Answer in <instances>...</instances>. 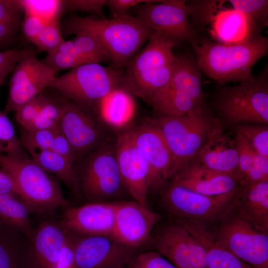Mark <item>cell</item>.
<instances>
[{"label":"cell","instance_id":"obj_39","mask_svg":"<svg viewBox=\"0 0 268 268\" xmlns=\"http://www.w3.org/2000/svg\"><path fill=\"white\" fill-rule=\"evenodd\" d=\"M35 53L29 48L0 51V90L17 63L26 56Z\"/></svg>","mask_w":268,"mask_h":268},{"label":"cell","instance_id":"obj_49","mask_svg":"<svg viewBox=\"0 0 268 268\" xmlns=\"http://www.w3.org/2000/svg\"><path fill=\"white\" fill-rule=\"evenodd\" d=\"M21 21H0V48L9 45L15 41Z\"/></svg>","mask_w":268,"mask_h":268},{"label":"cell","instance_id":"obj_34","mask_svg":"<svg viewBox=\"0 0 268 268\" xmlns=\"http://www.w3.org/2000/svg\"><path fill=\"white\" fill-rule=\"evenodd\" d=\"M25 14L36 16L45 23L60 18L63 13L62 0H20Z\"/></svg>","mask_w":268,"mask_h":268},{"label":"cell","instance_id":"obj_13","mask_svg":"<svg viewBox=\"0 0 268 268\" xmlns=\"http://www.w3.org/2000/svg\"><path fill=\"white\" fill-rule=\"evenodd\" d=\"M59 100L62 109L59 127L77 158L91 153L110 138L94 116L62 96Z\"/></svg>","mask_w":268,"mask_h":268},{"label":"cell","instance_id":"obj_27","mask_svg":"<svg viewBox=\"0 0 268 268\" xmlns=\"http://www.w3.org/2000/svg\"><path fill=\"white\" fill-rule=\"evenodd\" d=\"M134 96L121 85L100 101L95 115L111 126L122 128L132 119L135 113L136 103Z\"/></svg>","mask_w":268,"mask_h":268},{"label":"cell","instance_id":"obj_28","mask_svg":"<svg viewBox=\"0 0 268 268\" xmlns=\"http://www.w3.org/2000/svg\"><path fill=\"white\" fill-rule=\"evenodd\" d=\"M29 240L0 221V268H26Z\"/></svg>","mask_w":268,"mask_h":268},{"label":"cell","instance_id":"obj_23","mask_svg":"<svg viewBox=\"0 0 268 268\" xmlns=\"http://www.w3.org/2000/svg\"><path fill=\"white\" fill-rule=\"evenodd\" d=\"M191 162L232 175L238 180V154L235 136L233 137L226 132L219 121Z\"/></svg>","mask_w":268,"mask_h":268},{"label":"cell","instance_id":"obj_2","mask_svg":"<svg viewBox=\"0 0 268 268\" xmlns=\"http://www.w3.org/2000/svg\"><path fill=\"white\" fill-rule=\"evenodd\" d=\"M175 45L164 35L154 33L125 66L122 85L149 103L174 73L178 60L172 52Z\"/></svg>","mask_w":268,"mask_h":268},{"label":"cell","instance_id":"obj_33","mask_svg":"<svg viewBox=\"0 0 268 268\" xmlns=\"http://www.w3.org/2000/svg\"><path fill=\"white\" fill-rule=\"evenodd\" d=\"M59 99L55 100L45 94L43 103L37 116L26 131L54 128L59 125L61 116Z\"/></svg>","mask_w":268,"mask_h":268},{"label":"cell","instance_id":"obj_16","mask_svg":"<svg viewBox=\"0 0 268 268\" xmlns=\"http://www.w3.org/2000/svg\"><path fill=\"white\" fill-rule=\"evenodd\" d=\"M129 129L149 169V193L156 192L169 179L172 160L170 150L159 128L149 119Z\"/></svg>","mask_w":268,"mask_h":268},{"label":"cell","instance_id":"obj_30","mask_svg":"<svg viewBox=\"0 0 268 268\" xmlns=\"http://www.w3.org/2000/svg\"><path fill=\"white\" fill-rule=\"evenodd\" d=\"M30 156L46 171L55 175L73 194L80 195L79 178L74 164L51 150L34 153Z\"/></svg>","mask_w":268,"mask_h":268},{"label":"cell","instance_id":"obj_37","mask_svg":"<svg viewBox=\"0 0 268 268\" xmlns=\"http://www.w3.org/2000/svg\"><path fill=\"white\" fill-rule=\"evenodd\" d=\"M65 40L63 38L60 18L44 24L34 44L39 50L47 53L56 49Z\"/></svg>","mask_w":268,"mask_h":268},{"label":"cell","instance_id":"obj_7","mask_svg":"<svg viewBox=\"0 0 268 268\" xmlns=\"http://www.w3.org/2000/svg\"><path fill=\"white\" fill-rule=\"evenodd\" d=\"M215 105L220 115L233 125H268L267 66L256 76L251 75L238 85L221 89Z\"/></svg>","mask_w":268,"mask_h":268},{"label":"cell","instance_id":"obj_32","mask_svg":"<svg viewBox=\"0 0 268 268\" xmlns=\"http://www.w3.org/2000/svg\"><path fill=\"white\" fill-rule=\"evenodd\" d=\"M24 149L11 120L0 111V154L29 157Z\"/></svg>","mask_w":268,"mask_h":268},{"label":"cell","instance_id":"obj_18","mask_svg":"<svg viewBox=\"0 0 268 268\" xmlns=\"http://www.w3.org/2000/svg\"><path fill=\"white\" fill-rule=\"evenodd\" d=\"M160 216L147 205L135 200L116 201L111 237L129 247L137 248L151 238Z\"/></svg>","mask_w":268,"mask_h":268},{"label":"cell","instance_id":"obj_51","mask_svg":"<svg viewBox=\"0 0 268 268\" xmlns=\"http://www.w3.org/2000/svg\"><path fill=\"white\" fill-rule=\"evenodd\" d=\"M252 165L266 177H268V158L255 152Z\"/></svg>","mask_w":268,"mask_h":268},{"label":"cell","instance_id":"obj_52","mask_svg":"<svg viewBox=\"0 0 268 268\" xmlns=\"http://www.w3.org/2000/svg\"><path fill=\"white\" fill-rule=\"evenodd\" d=\"M125 268V267H121V268Z\"/></svg>","mask_w":268,"mask_h":268},{"label":"cell","instance_id":"obj_17","mask_svg":"<svg viewBox=\"0 0 268 268\" xmlns=\"http://www.w3.org/2000/svg\"><path fill=\"white\" fill-rule=\"evenodd\" d=\"M136 251L111 236L76 235L74 246L75 268L124 267Z\"/></svg>","mask_w":268,"mask_h":268},{"label":"cell","instance_id":"obj_24","mask_svg":"<svg viewBox=\"0 0 268 268\" xmlns=\"http://www.w3.org/2000/svg\"><path fill=\"white\" fill-rule=\"evenodd\" d=\"M171 179V183L208 196L227 194L241 187L234 176L193 162L185 166Z\"/></svg>","mask_w":268,"mask_h":268},{"label":"cell","instance_id":"obj_11","mask_svg":"<svg viewBox=\"0 0 268 268\" xmlns=\"http://www.w3.org/2000/svg\"><path fill=\"white\" fill-rule=\"evenodd\" d=\"M240 188L227 194L208 196L171 183L163 194L162 203L176 219L210 225L219 222L233 207Z\"/></svg>","mask_w":268,"mask_h":268},{"label":"cell","instance_id":"obj_47","mask_svg":"<svg viewBox=\"0 0 268 268\" xmlns=\"http://www.w3.org/2000/svg\"><path fill=\"white\" fill-rule=\"evenodd\" d=\"M51 150L66 158L73 164L77 159L69 142L61 132L60 129L55 137Z\"/></svg>","mask_w":268,"mask_h":268},{"label":"cell","instance_id":"obj_19","mask_svg":"<svg viewBox=\"0 0 268 268\" xmlns=\"http://www.w3.org/2000/svg\"><path fill=\"white\" fill-rule=\"evenodd\" d=\"M115 151L127 193L134 200L147 205L149 169L133 140L129 128L118 134L115 138Z\"/></svg>","mask_w":268,"mask_h":268},{"label":"cell","instance_id":"obj_1","mask_svg":"<svg viewBox=\"0 0 268 268\" xmlns=\"http://www.w3.org/2000/svg\"><path fill=\"white\" fill-rule=\"evenodd\" d=\"M80 32L93 37L107 55L111 66L120 70L155 33L129 14L111 19L72 16L63 20L64 36Z\"/></svg>","mask_w":268,"mask_h":268},{"label":"cell","instance_id":"obj_46","mask_svg":"<svg viewBox=\"0 0 268 268\" xmlns=\"http://www.w3.org/2000/svg\"><path fill=\"white\" fill-rule=\"evenodd\" d=\"M76 237V235L68 231L66 241L62 249L58 268H75L74 246Z\"/></svg>","mask_w":268,"mask_h":268},{"label":"cell","instance_id":"obj_8","mask_svg":"<svg viewBox=\"0 0 268 268\" xmlns=\"http://www.w3.org/2000/svg\"><path fill=\"white\" fill-rule=\"evenodd\" d=\"M201 70L191 55L178 57L168 84L149 104L160 115L181 116L203 108Z\"/></svg>","mask_w":268,"mask_h":268},{"label":"cell","instance_id":"obj_44","mask_svg":"<svg viewBox=\"0 0 268 268\" xmlns=\"http://www.w3.org/2000/svg\"><path fill=\"white\" fill-rule=\"evenodd\" d=\"M162 0H106L105 6L113 18L128 15L129 9L144 3H159Z\"/></svg>","mask_w":268,"mask_h":268},{"label":"cell","instance_id":"obj_50","mask_svg":"<svg viewBox=\"0 0 268 268\" xmlns=\"http://www.w3.org/2000/svg\"><path fill=\"white\" fill-rule=\"evenodd\" d=\"M0 192L11 194L20 198L18 191L13 180L1 168L0 169Z\"/></svg>","mask_w":268,"mask_h":268},{"label":"cell","instance_id":"obj_12","mask_svg":"<svg viewBox=\"0 0 268 268\" xmlns=\"http://www.w3.org/2000/svg\"><path fill=\"white\" fill-rule=\"evenodd\" d=\"M133 8L135 16L155 33L173 40L176 44L182 41L192 43L196 41L189 22L190 15L186 0H166L140 4Z\"/></svg>","mask_w":268,"mask_h":268},{"label":"cell","instance_id":"obj_36","mask_svg":"<svg viewBox=\"0 0 268 268\" xmlns=\"http://www.w3.org/2000/svg\"><path fill=\"white\" fill-rule=\"evenodd\" d=\"M237 132L243 135L256 153L268 158V125H241L238 126Z\"/></svg>","mask_w":268,"mask_h":268},{"label":"cell","instance_id":"obj_45","mask_svg":"<svg viewBox=\"0 0 268 268\" xmlns=\"http://www.w3.org/2000/svg\"><path fill=\"white\" fill-rule=\"evenodd\" d=\"M22 12L20 0H0V21L22 20Z\"/></svg>","mask_w":268,"mask_h":268},{"label":"cell","instance_id":"obj_21","mask_svg":"<svg viewBox=\"0 0 268 268\" xmlns=\"http://www.w3.org/2000/svg\"><path fill=\"white\" fill-rule=\"evenodd\" d=\"M203 18L211 22V35L218 43H243L260 34L251 19L233 9L222 6L220 0L207 1Z\"/></svg>","mask_w":268,"mask_h":268},{"label":"cell","instance_id":"obj_48","mask_svg":"<svg viewBox=\"0 0 268 268\" xmlns=\"http://www.w3.org/2000/svg\"><path fill=\"white\" fill-rule=\"evenodd\" d=\"M45 23L38 17L25 14L20 26L24 36L34 44L37 36Z\"/></svg>","mask_w":268,"mask_h":268},{"label":"cell","instance_id":"obj_31","mask_svg":"<svg viewBox=\"0 0 268 268\" xmlns=\"http://www.w3.org/2000/svg\"><path fill=\"white\" fill-rule=\"evenodd\" d=\"M232 9L248 17L260 31L268 25V0H225Z\"/></svg>","mask_w":268,"mask_h":268},{"label":"cell","instance_id":"obj_6","mask_svg":"<svg viewBox=\"0 0 268 268\" xmlns=\"http://www.w3.org/2000/svg\"><path fill=\"white\" fill-rule=\"evenodd\" d=\"M123 77V70L90 63L56 77L51 88L94 116L100 101L122 85Z\"/></svg>","mask_w":268,"mask_h":268},{"label":"cell","instance_id":"obj_43","mask_svg":"<svg viewBox=\"0 0 268 268\" xmlns=\"http://www.w3.org/2000/svg\"><path fill=\"white\" fill-rule=\"evenodd\" d=\"M44 98L45 94L43 92L22 105L15 112V119L24 130L27 129L38 115Z\"/></svg>","mask_w":268,"mask_h":268},{"label":"cell","instance_id":"obj_22","mask_svg":"<svg viewBox=\"0 0 268 268\" xmlns=\"http://www.w3.org/2000/svg\"><path fill=\"white\" fill-rule=\"evenodd\" d=\"M67 233L59 221L45 220L34 227L26 268H58Z\"/></svg>","mask_w":268,"mask_h":268},{"label":"cell","instance_id":"obj_40","mask_svg":"<svg viewBox=\"0 0 268 268\" xmlns=\"http://www.w3.org/2000/svg\"><path fill=\"white\" fill-rule=\"evenodd\" d=\"M128 268H177L157 251H148L134 255Z\"/></svg>","mask_w":268,"mask_h":268},{"label":"cell","instance_id":"obj_15","mask_svg":"<svg viewBox=\"0 0 268 268\" xmlns=\"http://www.w3.org/2000/svg\"><path fill=\"white\" fill-rule=\"evenodd\" d=\"M151 242L158 253L177 268H207L206 252L200 241L175 222L161 227Z\"/></svg>","mask_w":268,"mask_h":268},{"label":"cell","instance_id":"obj_26","mask_svg":"<svg viewBox=\"0 0 268 268\" xmlns=\"http://www.w3.org/2000/svg\"><path fill=\"white\" fill-rule=\"evenodd\" d=\"M233 208L240 217L268 231V181L241 186Z\"/></svg>","mask_w":268,"mask_h":268},{"label":"cell","instance_id":"obj_41","mask_svg":"<svg viewBox=\"0 0 268 268\" xmlns=\"http://www.w3.org/2000/svg\"><path fill=\"white\" fill-rule=\"evenodd\" d=\"M106 0H62L63 13L82 12L95 14L100 19H105L104 7Z\"/></svg>","mask_w":268,"mask_h":268},{"label":"cell","instance_id":"obj_3","mask_svg":"<svg viewBox=\"0 0 268 268\" xmlns=\"http://www.w3.org/2000/svg\"><path fill=\"white\" fill-rule=\"evenodd\" d=\"M191 44L201 70L221 84L241 82L251 76L252 67L268 49V39L260 34L241 44L206 39Z\"/></svg>","mask_w":268,"mask_h":268},{"label":"cell","instance_id":"obj_38","mask_svg":"<svg viewBox=\"0 0 268 268\" xmlns=\"http://www.w3.org/2000/svg\"><path fill=\"white\" fill-rule=\"evenodd\" d=\"M56 73L65 69H72L80 65L90 63L86 58L70 53H62L54 50L47 53L41 60Z\"/></svg>","mask_w":268,"mask_h":268},{"label":"cell","instance_id":"obj_29","mask_svg":"<svg viewBox=\"0 0 268 268\" xmlns=\"http://www.w3.org/2000/svg\"><path fill=\"white\" fill-rule=\"evenodd\" d=\"M32 213L27 204L17 196L0 192V221L29 240L34 229L30 218Z\"/></svg>","mask_w":268,"mask_h":268},{"label":"cell","instance_id":"obj_35","mask_svg":"<svg viewBox=\"0 0 268 268\" xmlns=\"http://www.w3.org/2000/svg\"><path fill=\"white\" fill-rule=\"evenodd\" d=\"M59 130L58 125L52 129L24 130L20 141L24 149L30 155L39 151L51 150L55 137Z\"/></svg>","mask_w":268,"mask_h":268},{"label":"cell","instance_id":"obj_25","mask_svg":"<svg viewBox=\"0 0 268 268\" xmlns=\"http://www.w3.org/2000/svg\"><path fill=\"white\" fill-rule=\"evenodd\" d=\"M176 222L203 246L207 254V268H253L222 245L210 226L190 220L179 219Z\"/></svg>","mask_w":268,"mask_h":268},{"label":"cell","instance_id":"obj_20","mask_svg":"<svg viewBox=\"0 0 268 268\" xmlns=\"http://www.w3.org/2000/svg\"><path fill=\"white\" fill-rule=\"evenodd\" d=\"M116 201L91 202L65 208L59 221L67 230L80 236H111Z\"/></svg>","mask_w":268,"mask_h":268},{"label":"cell","instance_id":"obj_4","mask_svg":"<svg viewBox=\"0 0 268 268\" xmlns=\"http://www.w3.org/2000/svg\"><path fill=\"white\" fill-rule=\"evenodd\" d=\"M0 167L13 180L32 213L50 214L69 206L59 183L31 157L0 154Z\"/></svg>","mask_w":268,"mask_h":268},{"label":"cell","instance_id":"obj_9","mask_svg":"<svg viewBox=\"0 0 268 268\" xmlns=\"http://www.w3.org/2000/svg\"><path fill=\"white\" fill-rule=\"evenodd\" d=\"M77 173L80 194L90 202L108 201L127 192L116 158L115 139L109 138L90 153Z\"/></svg>","mask_w":268,"mask_h":268},{"label":"cell","instance_id":"obj_14","mask_svg":"<svg viewBox=\"0 0 268 268\" xmlns=\"http://www.w3.org/2000/svg\"><path fill=\"white\" fill-rule=\"evenodd\" d=\"M4 112H16L22 105L51 88L56 72L32 53L19 61L11 72Z\"/></svg>","mask_w":268,"mask_h":268},{"label":"cell","instance_id":"obj_10","mask_svg":"<svg viewBox=\"0 0 268 268\" xmlns=\"http://www.w3.org/2000/svg\"><path fill=\"white\" fill-rule=\"evenodd\" d=\"M233 207L213 230L217 239L253 268H268V231L240 217Z\"/></svg>","mask_w":268,"mask_h":268},{"label":"cell","instance_id":"obj_42","mask_svg":"<svg viewBox=\"0 0 268 268\" xmlns=\"http://www.w3.org/2000/svg\"><path fill=\"white\" fill-rule=\"evenodd\" d=\"M235 139L238 154V180L241 185L252 165L255 151L247 140L238 132L235 135Z\"/></svg>","mask_w":268,"mask_h":268},{"label":"cell","instance_id":"obj_5","mask_svg":"<svg viewBox=\"0 0 268 268\" xmlns=\"http://www.w3.org/2000/svg\"><path fill=\"white\" fill-rule=\"evenodd\" d=\"M148 119L159 128L171 152L169 179L193 160L219 121L204 107L181 116Z\"/></svg>","mask_w":268,"mask_h":268}]
</instances>
